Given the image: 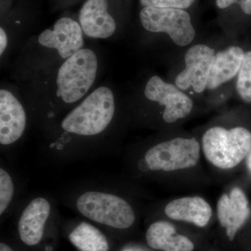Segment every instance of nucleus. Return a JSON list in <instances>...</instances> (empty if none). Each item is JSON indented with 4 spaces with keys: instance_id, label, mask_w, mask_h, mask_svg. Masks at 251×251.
I'll use <instances>...</instances> for the list:
<instances>
[{
    "instance_id": "obj_17",
    "label": "nucleus",
    "mask_w": 251,
    "mask_h": 251,
    "mask_svg": "<svg viewBox=\"0 0 251 251\" xmlns=\"http://www.w3.org/2000/svg\"><path fill=\"white\" fill-rule=\"evenodd\" d=\"M69 240L80 251H108L105 235L87 223H81L69 234Z\"/></svg>"
},
{
    "instance_id": "obj_15",
    "label": "nucleus",
    "mask_w": 251,
    "mask_h": 251,
    "mask_svg": "<svg viewBox=\"0 0 251 251\" xmlns=\"http://www.w3.org/2000/svg\"><path fill=\"white\" fill-rule=\"evenodd\" d=\"M244 54L242 49L230 46L215 54L206 88L213 90L226 83L239 72Z\"/></svg>"
},
{
    "instance_id": "obj_2",
    "label": "nucleus",
    "mask_w": 251,
    "mask_h": 251,
    "mask_svg": "<svg viewBox=\"0 0 251 251\" xmlns=\"http://www.w3.org/2000/svg\"><path fill=\"white\" fill-rule=\"evenodd\" d=\"M202 150L208 161L220 169L228 170L239 165L251 150V133L244 127L227 130L215 126L202 136Z\"/></svg>"
},
{
    "instance_id": "obj_14",
    "label": "nucleus",
    "mask_w": 251,
    "mask_h": 251,
    "mask_svg": "<svg viewBox=\"0 0 251 251\" xmlns=\"http://www.w3.org/2000/svg\"><path fill=\"white\" fill-rule=\"evenodd\" d=\"M165 213L170 219L186 221L203 227L210 221L212 209L203 198L194 196L171 201L165 208Z\"/></svg>"
},
{
    "instance_id": "obj_4",
    "label": "nucleus",
    "mask_w": 251,
    "mask_h": 251,
    "mask_svg": "<svg viewBox=\"0 0 251 251\" xmlns=\"http://www.w3.org/2000/svg\"><path fill=\"white\" fill-rule=\"evenodd\" d=\"M76 206L85 217L114 228H128L135 221L130 204L114 195L90 191L79 197Z\"/></svg>"
},
{
    "instance_id": "obj_19",
    "label": "nucleus",
    "mask_w": 251,
    "mask_h": 251,
    "mask_svg": "<svg viewBox=\"0 0 251 251\" xmlns=\"http://www.w3.org/2000/svg\"><path fill=\"white\" fill-rule=\"evenodd\" d=\"M14 184L12 179L2 168L0 169V214L7 209L14 196Z\"/></svg>"
},
{
    "instance_id": "obj_9",
    "label": "nucleus",
    "mask_w": 251,
    "mask_h": 251,
    "mask_svg": "<svg viewBox=\"0 0 251 251\" xmlns=\"http://www.w3.org/2000/svg\"><path fill=\"white\" fill-rule=\"evenodd\" d=\"M81 26L72 18H62L54 23L53 29L41 33L38 41L40 45L56 49L63 59H68L82 49L83 35Z\"/></svg>"
},
{
    "instance_id": "obj_21",
    "label": "nucleus",
    "mask_w": 251,
    "mask_h": 251,
    "mask_svg": "<svg viewBox=\"0 0 251 251\" xmlns=\"http://www.w3.org/2000/svg\"><path fill=\"white\" fill-rule=\"evenodd\" d=\"M234 3L240 5L241 9L246 14L251 15V0H216V4L220 9H226Z\"/></svg>"
},
{
    "instance_id": "obj_8",
    "label": "nucleus",
    "mask_w": 251,
    "mask_h": 251,
    "mask_svg": "<svg viewBox=\"0 0 251 251\" xmlns=\"http://www.w3.org/2000/svg\"><path fill=\"white\" fill-rule=\"evenodd\" d=\"M145 96L151 101L165 107L163 119L167 123H173L189 115L193 108V101L177 87L164 82L154 75L148 80L145 89Z\"/></svg>"
},
{
    "instance_id": "obj_11",
    "label": "nucleus",
    "mask_w": 251,
    "mask_h": 251,
    "mask_svg": "<svg viewBox=\"0 0 251 251\" xmlns=\"http://www.w3.org/2000/svg\"><path fill=\"white\" fill-rule=\"evenodd\" d=\"M26 126L23 105L9 91L0 90V143L8 145L20 139Z\"/></svg>"
},
{
    "instance_id": "obj_22",
    "label": "nucleus",
    "mask_w": 251,
    "mask_h": 251,
    "mask_svg": "<svg viewBox=\"0 0 251 251\" xmlns=\"http://www.w3.org/2000/svg\"><path fill=\"white\" fill-rule=\"evenodd\" d=\"M8 38L2 27L0 28V54L4 53L7 47Z\"/></svg>"
},
{
    "instance_id": "obj_18",
    "label": "nucleus",
    "mask_w": 251,
    "mask_h": 251,
    "mask_svg": "<svg viewBox=\"0 0 251 251\" xmlns=\"http://www.w3.org/2000/svg\"><path fill=\"white\" fill-rule=\"evenodd\" d=\"M237 92L244 102L251 103V51L245 52L238 72Z\"/></svg>"
},
{
    "instance_id": "obj_23",
    "label": "nucleus",
    "mask_w": 251,
    "mask_h": 251,
    "mask_svg": "<svg viewBox=\"0 0 251 251\" xmlns=\"http://www.w3.org/2000/svg\"><path fill=\"white\" fill-rule=\"evenodd\" d=\"M247 166L251 174V150L247 156Z\"/></svg>"
},
{
    "instance_id": "obj_16",
    "label": "nucleus",
    "mask_w": 251,
    "mask_h": 251,
    "mask_svg": "<svg viewBox=\"0 0 251 251\" xmlns=\"http://www.w3.org/2000/svg\"><path fill=\"white\" fill-rule=\"evenodd\" d=\"M147 243L156 250L193 251L194 244L188 238L176 234L173 225L166 221L153 223L146 234Z\"/></svg>"
},
{
    "instance_id": "obj_10",
    "label": "nucleus",
    "mask_w": 251,
    "mask_h": 251,
    "mask_svg": "<svg viewBox=\"0 0 251 251\" xmlns=\"http://www.w3.org/2000/svg\"><path fill=\"white\" fill-rule=\"evenodd\" d=\"M217 214L220 224L226 229L229 240H233L250 215L245 193L239 188H234L229 195H223L218 201Z\"/></svg>"
},
{
    "instance_id": "obj_3",
    "label": "nucleus",
    "mask_w": 251,
    "mask_h": 251,
    "mask_svg": "<svg viewBox=\"0 0 251 251\" xmlns=\"http://www.w3.org/2000/svg\"><path fill=\"white\" fill-rule=\"evenodd\" d=\"M98 60L93 50L82 49L67 59L57 76V95L73 103L84 97L97 77Z\"/></svg>"
},
{
    "instance_id": "obj_20",
    "label": "nucleus",
    "mask_w": 251,
    "mask_h": 251,
    "mask_svg": "<svg viewBox=\"0 0 251 251\" xmlns=\"http://www.w3.org/2000/svg\"><path fill=\"white\" fill-rule=\"evenodd\" d=\"M144 7L161 8V9H187L195 0H140Z\"/></svg>"
},
{
    "instance_id": "obj_6",
    "label": "nucleus",
    "mask_w": 251,
    "mask_h": 251,
    "mask_svg": "<svg viewBox=\"0 0 251 251\" xmlns=\"http://www.w3.org/2000/svg\"><path fill=\"white\" fill-rule=\"evenodd\" d=\"M142 25L151 32H164L175 44L186 46L196 36L191 17L184 10L144 7L140 13Z\"/></svg>"
},
{
    "instance_id": "obj_1",
    "label": "nucleus",
    "mask_w": 251,
    "mask_h": 251,
    "mask_svg": "<svg viewBox=\"0 0 251 251\" xmlns=\"http://www.w3.org/2000/svg\"><path fill=\"white\" fill-rule=\"evenodd\" d=\"M115 110L111 90L106 87H99L64 119L63 129L87 136L99 134L110 125Z\"/></svg>"
},
{
    "instance_id": "obj_5",
    "label": "nucleus",
    "mask_w": 251,
    "mask_h": 251,
    "mask_svg": "<svg viewBox=\"0 0 251 251\" xmlns=\"http://www.w3.org/2000/svg\"><path fill=\"white\" fill-rule=\"evenodd\" d=\"M200 154L201 146L196 138H176L150 148L145 162L151 171H179L196 166Z\"/></svg>"
},
{
    "instance_id": "obj_7",
    "label": "nucleus",
    "mask_w": 251,
    "mask_h": 251,
    "mask_svg": "<svg viewBox=\"0 0 251 251\" xmlns=\"http://www.w3.org/2000/svg\"><path fill=\"white\" fill-rule=\"evenodd\" d=\"M215 50L204 44L193 46L185 54L186 68L175 79V85L181 90L192 87L196 93L204 92L207 86Z\"/></svg>"
},
{
    "instance_id": "obj_12",
    "label": "nucleus",
    "mask_w": 251,
    "mask_h": 251,
    "mask_svg": "<svg viewBox=\"0 0 251 251\" xmlns=\"http://www.w3.org/2000/svg\"><path fill=\"white\" fill-rule=\"evenodd\" d=\"M108 0H87L82 5L79 21L89 37L107 39L116 30V23L108 12Z\"/></svg>"
},
{
    "instance_id": "obj_24",
    "label": "nucleus",
    "mask_w": 251,
    "mask_h": 251,
    "mask_svg": "<svg viewBox=\"0 0 251 251\" xmlns=\"http://www.w3.org/2000/svg\"><path fill=\"white\" fill-rule=\"evenodd\" d=\"M0 251H14L12 249L9 247V246L6 245L3 243L0 244Z\"/></svg>"
},
{
    "instance_id": "obj_13",
    "label": "nucleus",
    "mask_w": 251,
    "mask_h": 251,
    "mask_svg": "<svg viewBox=\"0 0 251 251\" xmlns=\"http://www.w3.org/2000/svg\"><path fill=\"white\" fill-rule=\"evenodd\" d=\"M50 212V205L44 198H36L28 204L18 223L20 237L24 244L35 246L40 242Z\"/></svg>"
}]
</instances>
